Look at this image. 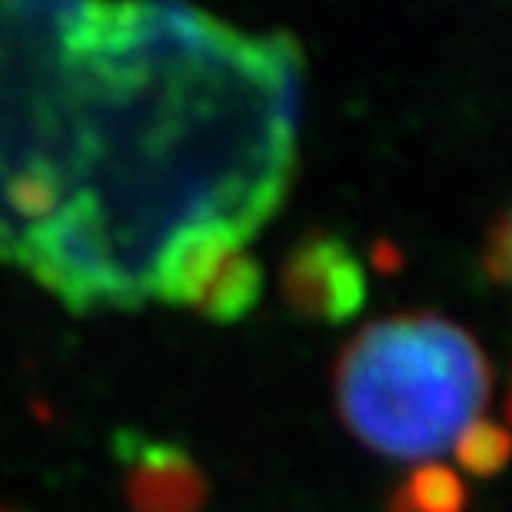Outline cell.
<instances>
[{
    "label": "cell",
    "mask_w": 512,
    "mask_h": 512,
    "mask_svg": "<svg viewBox=\"0 0 512 512\" xmlns=\"http://www.w3.org/2000/svg\"><path fill=\"white\" fill-rule=\"evenodd\" d=\"M143 466L137 479H133V489L140 496V509L143 512H190L193 509V496L200 493L197 476L193 469L183 463H170L167 453H157L153 459H143Z\"/></svg>",
    "instance_id": "4"
},
{
    "label": "cell",
    "mask_w": 512,
    "mask_h": 512,
    "mask_svg": "<svg viewBox=\"0 0 512 512\" xmlns=\"http://www.w3.org/2000/svg\"><path fill=\"white\" fill-rule=\"evenodd\" d=\"M333 396L346 429L373 453L429 466L486 419L493 370L463 326L396 313L343 346Z\"/></svg>",
    "instance_id": "2"
},
{
    "label": "cell",
    "mask_w": 512,
    "mask_h": 512,
    "mask_svg": "<svg viewBox=\"0 0 512 512\" xmlns=\"http://www.w3.org/2000/svg\"><path fill=\"white\" fill-rule=\"evenodd\" d=\"M453 453L459 459V469H466V473H473V476H493L496 469H503L506 463L509 439L503 433V426L489 423V419H479V423L459 439Z\"/></svg>",
    "instance_id": "6"
},
{
    "label": "cell",
    "mask_w": 512,
    "mask_h": 512,
    "mask_svg": "<svg viewBox=\"0 0 512 512\" xmlns=\"http://www.w3.org/2000/svg\"><path fill=\"white\" fill-rule=\"evenodd\" d=\"M290 286L296 303L323 316L350 313L363 293V280L356 273V263L346 260L340 250H326V247H320L313 263L303 260L296 266L290 273Z\"/></svg>",
    "instance_id": "3"
},
{
    "label": "cell",
    "mask_w": 512,
    "mask_h": 512,
    "mask_svg": "<svg viewBox=\"0 0 512 512\" xmlns=\"http://www.w3.org/2000/svg\"><path fill=\"white\" fill-rule=\"evenodd\" d=\"M300 127L286 34L187 0H0V263L74 313L237 320Z\"/></svg>",
    "instance_id": "1"
},
{
    "label": "cell",
    "mask_w": 512,
    "mask_h": 512,
    "mask_svg": "<svg viewBox=\"0 0 512 512\" xmlns=\"http://www.w3.org/2000/svg\"><path fill=\"white\" fill-rule=\"evenodd\" d=\"M463 509H466V489L459 483V476L453 469H443L436 463L419 466L393 499V512H463Z\"/></svg>",
    "instance_id": "5"
}]
</instances>
